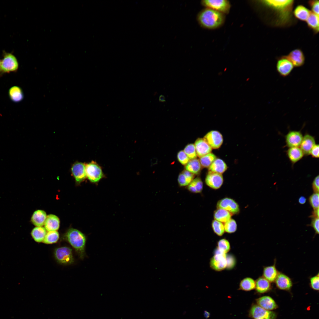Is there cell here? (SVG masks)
Segmentation results:
<instances>
[{
	"label": "cell",
	"instance_id": "1",
	"mask_svg": "<svg viewBox=\"0 0 319 319\" xmlns=\"http://www.w3.org/2000/svg\"><path fill=\"white\" fill-rule=\"evenodd\" d=\"M261 3L275 11L280 22H285L290 19L294 4L292 0H261Z\"/></svg>",
	"mask_w": 319,
	"mask_h": 319
},
{
	"label": "cell",
	"instance_id": "2",
	"mask_svg": "<svg viewBox=\"0 0 319 319\" xmlns=\"http://www.w3.org/2000/svg\"><path fill=\"white\" fill-rule=\"evenodd\" d=\"M64 237L74 248L79 258L83 259L86 256L87 239L85 235L76 229L70 228L65 234Z\"/></svg>",
	"mask_w": 319,
	"mask_h": 319
},
{
	"label": "cell",
	"instance_id": "3",
	"mask_svg": "<svg viewBox=\"0 0 319 319\" xmlns=\"http://www.w3.org/2000/svg\"><path fill=\"white\" fill-rule=\"evenodd\" d=\"M198 19L200 24L203 27L213 29L222 25L224 21V17L223 13L207 8L199 13Z\"/></svg>",
	"mask_w": 319,
	"mask_h": 319
},
{
	"label": "cell",
	"instance_id": "4",
	"mask_svg": "<svg viewBox=\"0 0 319 319\" xmlns=\"http://www.w3.org/2000/svg\"><path fill=\"white\" fill-rule=\"evenodd\" d=\"M19 67L18 61L12 53L4 51L1 61V74L16 72Z\"/></svg>",
	"mask_w": 319,
	"mask_h": 319
},
{
	"label": "cell",
	"instance_id": "5",
	"mask_svg": "<svg viewBox=\"0 0 319 319\" xmlns=\"http://www.w3.org/2000/svg\"><path fill=\"white\" fill-rule=\"evenodd\" d=\"M54 255L57 261L60 264L68 265L74 262L72 250L69 247L63 246L56 248Z\"/></svg>",
	"mask_w": 319,
	"mask_h": 319
},
{
	"label": "cell",
	"instance_id": "6",
	"mask_svg": "<svg viewBox=\"0 0 319 319\" xmlns=\"http://www.w3.org/2000/svg\"><path fill=\"white\" fill-rule=\"evenodd\" d=\"M86 173L87 177L92 183L98 182L104 176L101 167L93 161L86 164Z\"/></svg>",
	"mask_w": 319,
	"mask_h": 319
},
{
	"label": "cell",
	"instance_id": "7",
	"mask_svg": "<svg viewBox=\"0 0 319 319\" xmlns=\"http://www.w3.org/2000/svg\"><path fill=\"white\" fill-rule=\"evenodd\" d=\"M202 3L207 8L222 13L229 12L230 7L229 2L226 0H205L202 1Z\"/></svg>",
	"mask_w": 319,
	"mask_h": 319
},
{
	"label": "cell",
	"instance_id": "8",
	"mask_svg": "<svg viewBox=\"0 0 319 319\" xmlns=\"http://www.w3.org/2000/svg\"><path fill=\"white\" fill-rule=\"evenodd\" d=\"M249 316L255 319L263 318L264 319H276V313L274 312L267 310L258 305H253L249 311Z\"/></svg>",
	"mask_w": 319,
	"mask_h": 319
},
{
	"label": "cell",
	"instance_id": "9",
	"mask_svg": "<svg viewBox=\"0 0 319 319\" xmlns=\"http://www.w3.org/2000/svg\"><path fill=\"white\" fill-rule=\"evenodd\" d=\"M211 267L216 271H221L227 266V257L226 254L219 251L218 250L211 259Z\"/></svg>",
	"mask_w": 319,
	"mask_h": 319
},
{
	"label": "cell",
	"instance_id": "10",
	"mask_svg": "<svg viewBox=\"0 0 319 319\" xmlns=\"http://www.w3.org/2000/svg\"><path fill=\"white\" fill-rule=\"evenodd\" d=\"M217 206V209H224L232 214H237L240 211L238 204L234 200L229 198L220 200L218 202Z\"/></svg>",
	"mask_w": 319,
	"mask_h": 319
},
{
	"label": "cell",
	"instance_id": "11",
	"mask_svg": "<svg viewBox=\"0 0 319 319\" xmlns=\"http://www.w3.org/2000/svg\"><path fill=\"white\" fill-rule=\"evenodd\" d=\"M203 139L213 149L219 148L223 142L222 135L217 131H211L209 132L204 136Z\"/></svg>",
	"mask_w": 319,
	"mask_h": 319
},
{
	"label": "cell",
	"instance_id": "12",
	"mask_svg": "<svg viewBox=\"0 0 319 319\" xmlns=\"http://www.w3.org/2000/svg\"><path fill=\"white\" fill-rule=\"evenodd\" d=\"M294 67L290 61L283 56L278 59L276 65V70L281 76L285 77L288 76Z\"/></svg>",
	"mask_w": 319,
	"mask_h": 319
},
{
	"label": "cell",
	"instance_id": "13",
	"mask_svg": "<svg viewBox=\"0 0 319 319\" xmlns=\"http://www.w3.org/2000/svg\"><path fill=\"white\" fill-rule=\"evenodd\" d=\"M292 63L294 67H300L304 64L305 57L303 51L300 49H296L291 51L288 55L283 56Z\"/></svg>",
	"mask_w": 319,
	"mask_h": 319
},
{
	"label": "cell",
	"instance_id": "14",
	"mask_svg": "<svg viewBox=\"0 0 319 319\" xmlns=\"http://www.w3.org/2000/svg\"><path fill=\"white\" fill-rule=\"evenodd\" d=\"M205 182L206 184L210 188L217 189L223 184V177L222 174L209 171L206 176Z\"/></svg>",
	"mask_w": 319,
	"mask_h": 319
},
{
	"label": "cell",
	"instance_id": "15",
	"mask_svg": "<svg viewBox=\"0 0 319 319\" xmlns=\"http://www.w3.org/2000/svg\"><path fill=\"white\" fill-rule=\"evenodd\" d=\"M285 141L287 146L289 148L299 147L303 138L300 131H289L285 136Z\"/></svg>",
	"mask_w": 319,
	"mask_h": 319
},
{
	"label": "cell",
	"instance_id": "16",
	"mask_svg": "<svg viewBox=\"0 0 319 319\" xmlns=\"http://www.w3.org/2000/svg\"><path fill=\"white\" fill-rule=\"evenodd\" d=\"M86 164L82 162H77L74 163L71 167L72 173L77 182L79 183L82 182L87 177Z\"/></svg>",
	"mask_w": 319,
	"mask_h": 319
},
{
	"label": "cell",
	"instance_id": "17",
	"mask_svg": "<svg viewBox=\"0 0 319 319\" xmlns=\"http://www.w3.org/2000/svg\"><path fill=\"white\" fill-rule=\"evenodd\" d=\"M274 282L279 289L286 291H290L293 286L292 279L284 273L279 272Z\"/></svg>",
	"mask_w": 319,
	"mask_h": 319
},
{
	"label": "cell",
	"instance_id": "18",
	"mask_svg": "<svg viewBox=\"0 0 319 319\" xmlns=\"http://www.w3.org/2000/svg\"><path fill=\"white\" fill-rule=\"evenodd\" d=\"M197 156L200 158L211 152L212 148L203 138H199L194 144Z\"/></svg>",
	"mask_w": 319,
	"mask_h": 319
},
{
	"label": "cell",
	"instance_id": "19",
	"mask_svg": "<svg viewBox=\"0 0 319 319\" xmlns=\"http://www.w3.org/2000/svg\"><path fill=\"white\" fill-rule=\"evenodd\" d=\"M315 144V138L307 134L303 136L300 148L304 155H308L310 154L312 148Z\"/></svg>",
	"mask_w": 319,
	"mask_h": 319
},
{
	"label": "cell",
	"instance_id": "20",
	"mask_svg": "<svg viewBox=\"0 0 319 319\" xmlns=\"http://www.w3.org/2000/svg\"><path fill=\"white\" fill-rule=\"evenodd\" d=\"M258 305L261 307L269 311L276 309L278 305L274 300L271 297L263 296L256 300Z\"/></svg>",
	"mask_w": 319,
	"mask_h": 319
},
{
	"label": "cell",
	"instance_id": "21",
	"mask_svg": "<svg viewBox=\"0 0 319 319\" xmlns=\"http://www.w3.org/2000/svg\"><path fill=\"white\" fill-rule=\"evenodd\" d=\"M275 260L274 264L263 267V276L271 283L274 282L279 273L276 266Z\"/></svg>",
	"mask_w": 319,
	"mask_h": 319
},
{
	"label": "cell",
	"instance_id": "22",
	"mask_svg": "<svg viewBox=\"0 0 319 319\" xmlns=\"http://www.w3.org/2000/svg\"><path fill=\"white\" fill-rule=\"evenodd\" d=\"M44 225L45 228L48 232L57 231L60 226L59 219L55 215H48L47 216Z\"/></svg>",
	"mask_w": 319,
	"mask_h": 319
},
{
	"label": "cell",
	"instance_id": "23",
	"mask_svg": "<svg viewBox=\"0 0 319 319\" xmlns=\"http://www.w3.org/2000/svg\"><path fill=\"white\" fill-rule=\"evenodd\" d=\"M271 282L263 276L259 277L255 281V289L258 293L267 292L271 289Z\"/></svg>",
	"mask_w": 319,
	"mask_h": 319
},
{
	"label": "cell",
	"instance_id": "24",
	"mask_svg": "<svg viewBox=\"0 0 319 319\" xmlns=\"http://www.w3.org/2000/svg\"><path fill=\"white\" fill-rule=\"evenodd\" d=\"M8 93L10 99L14 102H19L23 99L24 94L22 89L18 86L14 85L10 87Z\"/></svg>",
	"mask_w": 319,
	"mask_h": 319
},
{
	"label": "cell",
	"instance_id": "25",
	"mask_svg": "<svg viewBox=\"0 0 319 319\" xmlns=\"http://www.w3.org/2000/svg\"><path fill=\"white\" fill-rule=\"evenodd\" d=\"M194 178V175L185 170L180 173L178 182L180 187H187Z\"/></svg>",
	"mask_w": 319,
	"mask_h": 319
},
{
	"label": "cell",
	"instance_id": "26",
	"mask_svg": "<svg viewBox=\"0 0 319 319\" xmlns=\"http://www.w3.org/2000/svg\"><path fill=\"white\" fill-rule=\"evenodd\" d=\"M288 157L293 164H294L301 160L304 155L299 147L289 148L287 151Z\"/></svg>",
	"mask_w": 319,
	"mask_h": 319
},
{
	"label": "cell",
	"instance_id": "27",
	"mask_svg": "<svg viewBox=\"0 0 319 319\" xmlns=\"http://www.w3.org/2000/svg\"><path fill=\"white\" fill-rule=\"evenodd\" d=\"M46 217V214L44 211L38 210L34 212L31 220L32 223L35 226L42 227L44 224Z\"/></svg>",
	"mask_w": 319,
	"mask_h": 319
},
{
	"label": "cell",
	"instance_id": "28",
	"mask_svg": "<svg viewBox=\"0 0 319 319\" xmlns=\"http://www.w3.org/2000/svg\"><path fill=\"white\" fill-rule=\"evenodd\" d=\"M227 166L222 160L216 158L209 167V171L222 174L227 169Z\"/></svg>",
	"mask_w": 319,
	"mask_h": 319
},
{
	"label": "cell",
	"instance_id": "29",
	"mask_svg": "<svg viewBox=\"0 0 319 319\" xmlns=\"http://www.w3.org/2000/svg\"><path fill=\"white\" fill-rule=\"evenodd\" d=\"M311 11L303 5L297 6L293 11L294 16L297 19L303 21H306Z\"/></svg>",
	"mask_w": 319,
	"mask_h": 319
},
{
	"label": "cell",
	"instance_id": "30",
	"mask_svg": "<svg viewBox=\"0 0 319 319\" xmlns=\"http://www.w3.org/2000/svg\"><path fill=\"white\" fill-rule=\"evenodd\" d=\"M307 25L315 33H318L319 30V18L318 15L311 11L310 14L306 21Z\"/></svg>",
	"mask_w": 319,
	"mask_h": 319
},
{
	"label": "cell",
	"instance_id": "31",
	"mask_svg": "<svg viewBox=\"0 0 319 319\" xmlns=\"http://www.w3.org/2000/svg\"><path fill=\"white\" fill-rule=\"evenodd\" d=\"M232 214L229 211L222 209H217L214 212L215 220L222 223H225L231 218Z\"/></svg>",
	"mask_w": 319,
	"mask_h": 319
},
{
	"label": "cell",
	"instance_id": "32",
	"mask_svg": "<svg viewBox=\"0 0 319 319\" xmlns=\"http://www.w3.org/2000/svg\"><path fill=\"white\" fill-rule=\"evenodd\" d=\"M203 186V183L201 179L197 177L193 179L187 187V188L191 193H199L202 192Z\"/></svg>",
	"mask_w": 319,
	"mask_h": 319
},
{
	"label": "cell",
	"instance_id": "33",
	"mask_svg": "<svg viewBox=\"0 0 319 319\" xmlns=\"http://www.w3.org/2000/svg\"><path fill=\"white\" fill-rule=\"evenodd\" d=\"M185 169L194 175L198 174L201 169V165L199 160L196 158L190 160L185 165Z\"/></svg>",
	"mask_w": 319,
	"mask_h": 319
},
{
	"label": "cell",
	"instance_id": "34",
	"mask_svg": "<svg viewBox=\"0 0 319 319\" xmlns=\"http://www.w3.org/2000/svg\"><path fill=\"white\" fill-rule=\"evenodd\" d=\"M46 230L42 227H36L31 231V235L34 240L36 242H43L46 234Z\"/></svg>",
	"mask_w": 319,
	"mask_h": 319
},
{
	"label": "cell",
	"instance_id": "35",
	"mask_svg": "<svg viewBox=\"0 0 319 319\" xmlns=\"http://www.w3.org/2000/svg\"><path fill=\"white\" fill-rule=\"evenodd\" d=\"M255 287V281L252 278L247 277L242 279L240 284V289L242 290L250 291Z\"/></svg>",
	"mask_w": 319,
	"mask_h": 319
},
{
	"label": "cell",
	"instance_id": "36",
	"mask_svg": "<svg viewBox=\"0 0 319 319\" xmlns=\"http://www.w3.org/2000/svg\"><path fill=\"white\" fill-rule=\"evenodd\" d=\"M216 158V156L211 152L200 157L199 161L201 166L207 168L209 167Z\"/></svg>",
	"mask_w": 319,
	"mask_h": 319
},
{
	"label": "cell",
	"instance_id": "37",
	"mask_svg": "<svg viewBox=\"0 0 319 319\" xmlns=\"http://www.w3.org/2000/svg\"><path fill=\"white\" fill-rule=\"evenodd\" d=\"M59 238V234L57 231H49L46 233L43 241L46 244L56 243Z\"/></svg>",
	"mask_w": 319,
	"mask_h": 319
},
{
	"label": "cell",
	"instance_id": "38",
	"mask_svg": "<svg viewBox=\"0 0 319 319\" xmlns=\"http://www.w3.org/2000/svg\"><path fill=\"white\" fill-rule=\"evenodd\" d=\"M214 233L219 236H222L225 232L224 224L216 220H213L211 224Z\"/></svg>",
	"mask_w": 319,
	"mask_h": 319
},
{
	"label": "cell",
	"instance_id": "39",
	"mask_svg": "<svg viewBox=\"0 0 319 319\" xmlns=\"http://www.w3.org/2000/svg\"><path fill=\"white\" fill-rule=\"evenodd\" d=\"M184 151L190 160L196 159L197 155L194 144H190L187 145Z\"/></svg>",
	"mask_w": 319,
	"mask_h": 319
},
{
	"label": "cell",
	"instance_id": "40",
	"mask_svg": "<svg viewBox=\"0 0 319 319\" xmlns=\"http://www.w3.org/2000/svg\"><path fill=\"white\" fill-rule=\"evenodd\" d=\"M217 245V250L225 254L230 249V243L225 239H222L219 240L218 242Z\"/></svg>",
	"mask_w": 319,
	"mask_h": 319
},
{
	"label": "cell",
	"instance_id": "41",
	"mask_svg": "<svg viewBox=\"0 0 319 319\" xmlns=\"http://www.w3.org/2000/svg\"><path fill=\"white\" fill-rule=\"evenodd\" d=\"M224 230L228 233H232L235 232L237 229V224L235 221L231 218L224 223Z\"/></svg>",
	"mask_w": 319,
	"mask_h": 319
},
{
	"label": "cell",
	"instance_id": "42",
	"mask_svg": "<svg viewBox=\"0 0 319 319\" xmlns=\"http://www.w3.org/2000/svg\"><path fill=\"white\" fill-rule=\"evenodd\" d=\"M319 193H314L309 198V203L314 211L319 210Z\"/></svg>",
	"mask_w": 319,
	"mask_h": 319
},
{
	"label": "cell",
	"instance_id": "43",
	"mask_svg": "<svg viewBox=\"0 0 319 319\" xmlns=\"http://www.w3.org/2000/svg\"><path fill=\"white\" fill-rule=\"evenodd\" d=\"M319 273L310 278V286L311 288L315 291L319 290Z\"/></svg>",
	"mask_w": 319,
	"mask_h": 319
},
{
	"label": "cell",
	"instance_id": "44",
	"mask_svg": "<svg viewBox=\"0 0 319 319\" xmlns=\"http://www.w3.org/2000/svg\"><path fill=\"white\" fill-rule=\"evenodd\" d=\"M177 158L179 162L183 165H185L190 160L183 150L180 151L178 153Z\"/></svg>",
	"mask_w": 319,
	"mask_h": 319
},
{
	"label": "cell",
	"instance_id": "45",
	"mask_svg": "<svg viewBox=\"0 0 319 319\" xmlns=\"http://www.w3.org/2000/svg\"><path fill=\"white\" fill-rule=\"evenodd\" d=\"M308 3L311 8V11L319 15V1L318 0L309 1Z\"/></svg>",
	"mask_w": 319,
	"mask_h": 319
},
{
	"label": "cell",
	"instance_id": "46",
	"mask_svg": "<svg viewBox=\"0 0 319 319\" xmlns=\"http://www.w3.org/2000/svg\"><path fill=\"white\" fill-rule=\"evenodd\" d=\"M311 225L313 228L315 233L318 234L319 230V217L312 216Z\"/></svg>",
	"mask_w": 319,
	"mask_h": 319
},
{
	"label": "cell",
	"instance_id": "47",
	"mask_svg": "<svg viewBox=\"0 0 319 319\" xmlns=\"http://www.w3.org/2000/svg\"><path fill=\"white\" fill-rule=\"evenodd\" d=\"M312 157L313 158H318L319 156V145L315 144L312 148L310 153Z\"/></svg>",
	"mask_w": 319,
	"mask_h": 319
},
{
	"label": "cell",
	"instance_id": "48",
	"mask_svg": "<svg viewBox=\"0 0 319 319\" xmlns=\"http://www.w3.org/2000/svg\"><path fill=\"white\" fill-rule=\"evenodd\" d=\"M319 178L318 175L316 176L314 179L312 183V188L314 193H319Z\"/></svg>",
	"mask_w": 319,
	"mask_h": 319
},
{
	"label": "cell",
	"instance_id": "49",
	"mask_svg": "<svg viewBox=\"0 0 319 319\" xmlns=\"http://www.w3.org/2000/svg\"><path fill=\"white\" fill-rule=\"evenodd\" d=\"M306 201V198L303 196L300 197L298 200L299 202L301 204H304L305 203Z\"/></svg>",
	"mask_w": 319,
	"mask_h": 319
},
{
	"label": "cell",
	"instance_id": "50",
	"mask_svg": "<svg viewBox=\"0 0 319 319\" xmlns=\"http://www.w3.org/2000/svg\"><path fill=\"white\" fill-rule=\"evenodd\" d=\"M159 101L162 102H164L166 101L165 97L164 95H160L159 97Z\"/></svg>",
	"mask_w": 319,
	"mask_h": 319
},
{
	"label": "cell",
	"instance_id": "51",
	"mask_svg": "<svg viewBox=\"0 0 319 319\" xmlns=\"http://www.w3.org/2000/svg\"><path fill=\"white\" fill-rule=\"evenodd\" d=\"M210 314L209 312L206 311H205L204 313V315L206 318H208L210 316Z\"/></svg>",
	"mask_w": 319,
	"mask_h": 319
},
{
	"label": "cell",
	"instance_id": "52",
	"mask_svg": "<svg viewBox=\"0 0 319 319\" xmlns=\"http://www.w3.org/2000/svg\"><path fill=\"white\" fill-rule=\"evenodd\" d=\"M1 60H0V74H1Z\"/></svg>",
	"mask_w": 319,
	"mask_h": 319
},
{
	"label": "cell",
	"instance_id": "53",
	"mask_svg": "<svg viewBox=\"0 0 319 319\" xmlns=\"http://www.w3.org/2000/svg\"><path fill=\"white\" fill-rule=\"evenodd\" d=\"M264 319L259 318H257V319Z\"/></svg>",
	"mask_w": 319,
	"mask_h": 319
}]
</instances>
